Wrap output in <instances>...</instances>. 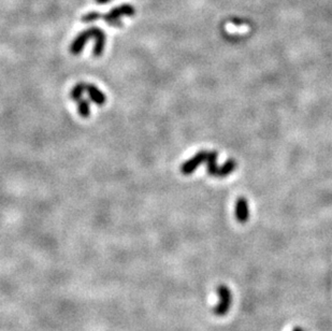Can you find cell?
Instances as JSON below:
<instances>
[{
  "instance_id": "cell-1",
  "label": "cell",
  "mask_w": 332,
  "mask_h": 331,
  "mask_svg": "<svg viewBox=\"0 0 332 331\" xmlns=\"http://www.w3.org/2000/svg\"><path fill=\"white\" fill-rule=\"evenodd\" d=\"M135 13H136L135 8L132 7L131 4L125 3V4H122V6L112 9L111 11L106 14H101L99 12H89L82 18V20H83L84 23H90L98 19H104L105 22H106L109 25L116 26V27H121V26H122L121 22V18L132 17Z\"/></svg>"
},
{
  "instance_id": "cell-2",
  "label": "cell",
  "mask_w": 332,
  "mask_h": 331,
  "mask_svg": "<svg viewBox=\"0 0 332 331\" xmlns=\"http://www.w3.org/2000/svg\"><path fill=\"white\" fill-rule=\"evenodd\" d=\"M217 294L219 300L217 306L214 308L213 312L217 316H225L229 312V310H230L232 303V294L230 289L226 285H219L217 287Z\"/></svg>"
},
{
  "instance_id": "cell-3",
  "label": "cell",
  "mask_w": 332,
  "mask_h": 331,
  "mask_svg": "<svg viewBox=\"0 0 332 331\" xmlns=\"http://www.w3.org/2000/svg\"><path fill=\"white\" fill-rule=\"evenodd\" d=\"M95 29L96 27H90L88 29L84 30V32H82L81 34H79L78 37H76L72 44L70 46V51L71 53L73 55H79L82 50L84 49V46L86 44V42L91 38H94V35H95Z\"/></svg>"
},
{
  "instance_id": "cell-4",
  "label": "cell",
  "mask_w": 332,
  "mask_h": 331,
  "mask_svg": "<svg viewBox=\"0 0 332 331\" xmlns=\"http://www.w3.org/2000/svg\"><path fill=\"white\" fill-rule=\"evenodd\" d=\"M207 154L208 152L206 151H200L196 153L191 159H188L187 162H185L182 165V167H181L182 173L185 175L192 174L202 163H206Z\"/></svg>"
},
{
  "instance_id": "cell-5",
  "label": "cell",
  "mask_w": 332,
  "mask_h": 331,
  "mask_svg": "<svg viewBox=\"0 0 332 331\" xmlns=\"http://www.w3.org/2000/svg\"><path fill=\"white\" fill-rule=\"evenodd\" d=\"M236 219L239 223H246L249 219L248 202L245 197H239L236 203Z\"/></svg>"
},
{
  "instance_id": "cell-6",
  "label": "cell",
  "mask_w": 332,
  "mask_h": 331,
  "mask_svg": "<svg viewBox=\"0 0 332 331\" xmlns=\"http://www.w3.org/2000/svg\"><path fill=\"white\" fill-rule=\"evenodd\" d=\"M93 39L95 40L93 55H94V57H100L102 53H104L105 44V34L104 30H101L100 28L96 27L95 35H94Z\"/></svg>"
},
{
  "instance_id": "cell-7",
  "label": "cell",
  "mask_w": 332,
  "mask_h": 331,
  "mask_svg": "<svg viewBox=\"0 0 332 331\" xmlns=\"http://www.w3.org/2000/svg\"><path fill=\"white\" fill-rule=\"evenodd\" d=\"M85 91L88 92L89 98L91 100H93L97 106H104L105 103V95L100 90L97 89V86L93 85V84H86L85 86Z\"/></svg>"
},
{
  "instance_id": "cell-8",
  "label": "cell",
  "mask_w": 332,
  "mask_h": 331,
  "mask_svg": "<svg viewBox=\"0 0 332 331\" xmlns=\"http://www.w3.org/2000/svg\"><path fill=\"white\" fill-rule=\"evenodd\" d=\"M217 156H218V153L216 151L208 152L207 154V158H206L207 169H208V173L210 174L211 177H218L219 167L217 166Z\"/></svg>"
},
{
  "instance_id": "cell-9",
  "label": "cell",
  "mask_w": 332,
  "mask_h": 331,
  "mask_svg": "<svg viewBox=\"0 0 332 331\" xmlns=\"http://www.w3.org/2000/svg\"><path fill=\"white\" fill-rule=\"evenodd\" d=\"M237 168V163L234 159H228L222 167H219L218 170V177L219 178H226L229 174H231Z\"/></svg>"
},
{
  "instance_id": "cell-10",
  "label": "cell",
  "mask_w": 332,
  "mask_h": 331,
  "mask_svg": "<svg viewBox=\"0 0 332 331\" xmlns=\"http://www.w3.org/2000/svg\"><path fill=\"white\" fill-rule=\"evenodd\" d=\"M85 83H79V84H76L72 89V91H71V99L78 102L81 99L82 94H83L85 91Z\"/></svg>"
},
{
  "instance_id": "cell-11",
  "label": "cell",
  "mask_w": 332,
  "mask_h": 331,
  "mask_svg": "<svg viewBox=\"0 0 332 331\" xmlns=\"http://www.w3.org/2000/svg\"><path fill=\"white\" fill-rule=\"evenodd\" d=\"M78 108H79V113L82 117H88L90 114L89 110V101L86 99H80L78 101Z\"/></svg>"
},
{
  "instance_id": "cell-12",
  "label": "cell",
  "mask_w": 332,
  "mask_h": 331,
  "mask_svg": "<svg viewBox=\"0 0 332 331\" xmlns=\"http://www.w3.org/2000/svg\"><path fill=\"white\" fill-rule=\"evenodd\" d=\"M110 1H111V0H96V2L98 3V4H105V3H108Z\"/></svg>"
},
{
  "instance_id": "cell-13",
  "label": "cell",
  "mask_w": 332,
  "mask_h": 331,
  "mask_svg": "<svg viewBox=\"0 0 332 331\" xmlns=\"http://www.w3.org/2000/svg\"><path fill=\"white\" fill-rule=\"evenodd\" d=\"M293 331H303V329L301 328V327H295V328L293 329Z\"/></svg>"
}]
</instances>
